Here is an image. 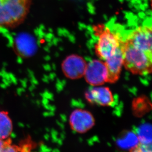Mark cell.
<instances>
[{
	"label": "cell",
	"mask_w": 152,
	"mask_h": 152,
	"mask_svg": "<svg viewBox=\"0 0 152 152\" xmlns=\"http://www.w3.org/2000/svg\"><path fill=\"white\" fill-rule=\"evenodd\" d=\"M123 66L134 75H144L152 70V54L136 48L128 40L123 42Z\"/></svg>",
	"instance_id": "1"
},
{
	"label": "cell",
	"mask_w": 152,
	"mask_h": 152,
	"mask_svg": "<svg viewBox=\"0 0 152 152\" xmlns=\"http://www.w3.org/2000/svg\"><path fill=\"white\" fill-rule=\"evenodd\" d=\"M32 0H0V28H12L22 23Z\"/></svg>",
	"instance_id": "2"
},
{
	"label": "cell",
	"mask_w": 152,
	"mask_h": 152,
	"mask_svg": "<svg viewBox=\"0 0 152 152\" xmlns=\"http://www.w3.org/2000/svg\"><path fill=\"white\" fill-rule=\"evenodd\" d=\"M93 28L95 35L99 37L95 46V52L101 60L104 61L116 52L122 40L118 34L104 25H98Z\"/></svg>",
	"instance_id": "3"
},
{
	"label": "cell",
	"mask_w": 152,
	"mask_h": 152,
	"mask_svg": "<svg viewBox=\"0 0 152 152\" xmlns=\"http://www.w3.org/2000/svg\"><path fill=\"white\" fill-rule=\"evenodd\" d=\"M107 70L104 61L95 59L87 64L84 76L89 84L98 86L107 82Z\"/></svg>",
	"instance_id": "4"
},
{
	"label": "cell",
	"mask_w": 152,
	"mask_h": 152,
	"mask_svg": "<svg viewBox=\"0 0 152 152\" xmlns=\"http://www.w3.org/2000/svg\"><path fill=\"white\" fill-rule=\"evenodd\" d=\"M152 28L140 26L132 31L126 40L134 47L152 54Z\"/></svg>",
	"instance_id": "5"
},
{
	"label": "cell",
	"mask_w": 152,
	"mask_h": 152,
	"mask_svg": "<svg viewBox=\"0 0 152 152\" xmlns=\"http://www.w3.org/2000/svg\"><path fill=\"white\" fill-rule=\"evenodd\" d=\"M69 122L70 128L73 131L79 134H83L94 126L95 119L89 111L76 109L70 114Z\"/></svg>",
	"instance_id": "6"
},
{
	"label": "cell",
	"mask_w": 152,
	"mask_h": 152,
	"mask_svg": "<svg viewBox=\"0 0 152 152\" xmlns=\"http://www.w3.org/2000/svg\"><path fill=\"white\" fill-rule=\"evenodd\" d=\"M87 64L86 61L81 56L70 55L62 62V71L69 79H79L84 75Z\"/></svg>",
	"instance_id": "7"
},
{
	"label": "cell",
	"mask_w": 152,
	"mask_h": 152,
	"mask_svg": "<svg viewBox=\"0 0 152 152\" xmlns=\"http://www.w3.org/2000/svg\"><path fill=\"white\" fill-rule=\"evenodd\" d=\"M85 96L86 100L92 104L109 106L114 102L112 92L107 87L94 86L86 91Z\"/></svg>",
	"instance_id": "8"
},
{
	"label": "cell",
	"mask_w": 152,
	"mask_h": 152,
	"mask_svg": "<svg viewBox=\"0 0 152 152\" xmlns=\"http://www.w3.org/2000/svg\"><path fill=\"white\" fill-rule=\"evenodd\" d=\"M122 43L112 56L104 61L107 70V82L114 83L119 80L123 66V51Z\"/></svg>",
	"instance_id": "9"
},
{
	"label": "cell",
	"mask_w": 152,
	"mask_h": 152,
	"mask_svg": "<svg viewBox=\"0 0 152 152\" xmlns=\"http://www.w3.org/2000/svg\"><path fill=\"white\" fill-rule=\"evenodd\" d=\"M13 130V124L8 112L0 111V139H7Z\"/></svg>",
	"instance_id": "10"
},
{
	"label": "cell",
	"mask_w": 152,
	"mask_h": 152,
	"mask_svg": "<svg viewBox=\"0 0 152 152\" xmlns=\"http://www.w3.org/2000/svg\"><path fill=\"white\" fill-rule=\"evenodd\" d=\"M151 126L144 125L138 129L137 138L140 143L145 144H151Z\"/></svg>",
	"instance_id": "11"
},
{
	"label": "cell",
	"mask_w": 152,
	"mask_h": 152,
	"mask_svg": "<svg viewBox=\"0 0 152 152\" xmlns=\"http://www.w3.org/2000/svg\"><path fill=\"white\" fill-rule=\"evenodd\" d=\"M130 152H152V145L139 142L135 147L130 150Z\"/></svg>",
	"instance_id": "12"
},
{
	"label": "cell",
	"mask_w": 152,
	"mask_h": 152,
	"mask_svg": "<svg viewBox=\"0 0 152 152\" xmlns=\"http://www.w3.org/2000/svg\"><path fill=\"white\" fill-rule=\"evenodd\" d=\"M12 143V140L10 138H8L7 140H2L0 139V151L6 146L8 144Z\"/></svg>",
	"instance_id": "13"
}]
</instances>
